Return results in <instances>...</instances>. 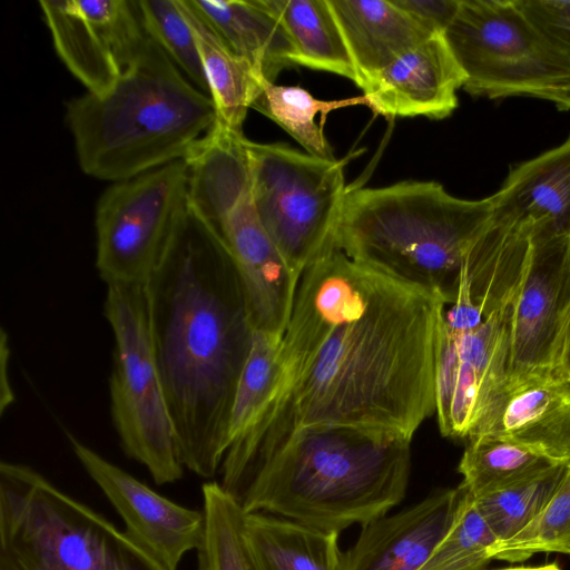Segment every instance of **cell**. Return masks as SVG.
<instances>
[{
    "instance_id": "8fae6325",
    "label": "cell",
    "mask_w": 570,
    "mask_h": 570,
    "mask_svg": "<svg viewBox=\"0 0 570 570\" xmlns=\"http://www.w3.org/2000/svg\"><path fill=\"white\" fill-rule=\"evenodd\" d=\"M530 226V249L511 302L508 379L559 366L570 315V236Z\"/></svg>"
},
{
    "instance_id": "4316f807",
    "label": "cell",
    "mask_w": 570,
    "mask_h": 570,
    "mask_svg": "<svg viewBox=\"0 0 570 570\" xmlns=\"http://www.w3.org/2000/svg\"><path fill=\"white\" fill-rule=\"evenodd\" d=\"M204 537L198 570H262L245 534V511L219 482L202 485Z\"/></svg>"
},
{
    "instance_id": "e575fe53",
    "label": "cell",
    "mask_w": 570,
    "mask_h": 570,
    "mask_svg": "<svg viewBox=\"0 0 570 570\" xmlns=\"http://www.w3.org/2000/svg\"><path fill=\"white\" fill-rule=\"evenodd\" d=\"M558 365L570 373V315L564 331Z\"/></svg>"
},
{
    "instance_id": "ffe728a7",
    "label": "cell",
    "mask_w": 570,
    "mask_h": 570,
    "mask_svg": "<svg viewBox=\"0 0 570 570\" xmlns=\"http://www.w3.org/2000/svg\"><path fill=\"white\" fill-rule=\"evenodd\" d=\"M530 232V225L492 218L468 255L456 294L469 297L484 317L511 305L528 258Z\"/></svg>"
},
{
    "instance_id": "3957f363",
    "label": "cell",
    "mask_w": 570,
    "mask_h": 570,
    "mask_svg": "<svg viewBox=\"0 0 570 570\" xmlns=\"http://www.w3.org/2000/svg\"><path fill=\"white\" fill-rule=\"evenodd\" d=\"M411 440L380 430L316 425L293 432L227 493L330 532L384 517L404 498Z\"/></svg>"
},
{
    "instance_id": "9a60e30c",
    "label": "cell",
    "mask_w": 570,
    "mask_h": 570,
    "mask_svg": "<svg viewBox=\"0 0 570 570\" xmlns=\"http://www.w3.org/2000/svg\"><path fill=\"white\" fill-rule=\"evenodd\" d=\"M466 494L462 484L440 490L362 525L343 553L342 570H420L451 529Z\"/></svg>"
},
{
    "instance_id": "d6986e66",
    "label": "cell",
    "mask_w": 570,
    "mask_h": 570,
    "mask_svg": "<svg viewBox=\"0 0 570 570\" xmlns=\"http://www.w3.org/2000/svg\"><path fill=\"white\" fill-rule=\"evenodd\" d=\"M245 141L243 131L217 119L181 158L187 168V200L213 227L250 193Z\"/></svg>"
},
{
    "instance_id": "cb8c5ba5",
    "label": "cell",
    "mask_w": 570,
    "mask_h": 570,
    "mask_svg": "<svg viewBox=\"0 0 570 570\" xmlns=\"http://www.w3.org/2000/svg\"><path fill=\"white\" fill-rule=\"evenodd\" d=\"M289 35L293 63L347 78L357 76L328 0H263Z\"/></svg>"
},
{
    "instance_id": "2e32d148",
    "label": "cell",
    "mask_w": 570,
    "mask_h": 570,
    "mask_svg": "<svg viewBox=\"0 0 570 570\" xmlns=\"http://www.w3.org/2000/svg\"><path fill=\"white\" fill-rule=\"evenodd\" d=\"M465 73L443 33H435L379 72L362 89L376 115L443 119L458 107Z\"/></svg>"
},
{
    "instance_id": "ac0fdd59",
    "label": "cell",
    "mask_w": 570,
    "mask_h": 570,
    "mask_svg": "<svg viewBox=\"0 0 570 570\" xmlns=\"http://www.w3.org/2000/svg\"><path fill=\"white\" fill-rule=\"evenodd\" d=\"M328 2L361 89L379 72L432 36L394 0Z\"/></svg>"
},
{
    "instance_id": "30bf717a",
    "label": "cell",
    "mask_w": 570,
    "mask_h": 570,
    "mask_svg": "<svg viewBox=\"0 0 570 570\" xmlns=\"http://www.w3.org/2000/svg\"><path fill=\"white\" fill-rule=\"evenodd\" d=\"M187 180L185 161L178 159L101 194L96 266L105 283L148 281L187 199Z\"/></svg>"
},
{
    "instance_id": "9c48e42d",
    "label": "cell",
    "mask_w": 570,
    "mask_h": 570,
    "mask_svg": "<svg viewBox=\"0 0 570 570\" xmlns=\"http://www.w3.org/2000/svg\"><path fill=\"white\" fill-rule=\"evenodd\" d=\"M250 195L257 216L298 279L334 244L347 187L343 159L246 138Z\"/></svg>"
},
{
    "instance_id": "7c38bea8",
    "label": "cell",
    "mask_w": 570,
    "mask_h": 570,
    "mask_svg": "<svg viewBox=\"0 0 570 570\" xmlns=\"http://www.w3.org/2000/svg\"><path fill=\"white\" fill-rule=\"evenodd\" d=\"M57 55L87 88L102 95L135 59L147 35L129 0H41Z\"/></svg>"
},
{
    "instance_id": "5b68a950",
    "label": "cell",
    "mask_w": 570,
    "mask_h": 570,
    "mask_svg": "<svg viewBox=\"0 0 570 570\" xmlns=\"http://www.w3.org/2000/svg\"><path fill=\"white\" fill-rule=\"evenodd\" d=\"M492 218L490 197L462 199L436 181L348 188L334 244L354 261L450 304L465 259Z\"/></svg>"
},
{
    "instance_id": "83f0119b",
    "label": "cell",
    "mask_w": 570,
    "mask_h": 570,
    "mask_svg": "<svg viewBox=\"0 0 570 570\" xmlns=\"http://www.w3.org/2000/svg\"><path fill=\"white\" fill-rule=\"evenodd\" d=\"M279 343L281 337L255 330L232 404L227 449L252 431L271 402L276 384Z\"/></svg>"
},
{
    "instance_id": "ba28073f",
    "label": "cell",
    "mask_w": 570,
    "mask_h": 570,
    "mask_svg": "<svg viewBox=\"0 0 570 570\" xmlns=\"http://www.w3.org/2000/svg\"><path fill=\"white\" fill-rule=\"evenodd\" d=\"M444 38L479 97H529L570 110V60L520 9L517 0H460Z\"/></svg>"
},
{
    "instance_id": "f1b7e54d",
    "label": "cell",
    "mask_w": 570,
    "mask_h": 570,
    "mask_svg": "<svg viewBox=\"0 0 570 570\" xmlns=\"http://www.w3.org/2000/svg\"><path fill=\"white\" fill-rule=\"evenodd\" d=\"M566 464H556L510 487L473 498L499 542L514 537L543 510Z\"/></svg>"
},
{
    "instance_id": "603a6c76",
    "label": "cell",
    "mask_w": 570,
    "mask_h": 570,
    "mask_svg": "<svg viewBox=\"0 0 570 570\" xmlns=\"http://www.w3.org/2000/svg\"><path fill=\"white\" fill-rule=\"evenodd\" d=\"M244 525L262 570H342L338 532L263 512H245Z\"/></svg>"
},
{
    "instance_id": "f546056e",
    "label": "cell",
    "mask_w": 570,
    "mask_h": 570,
    "mask_svg": "<svg viewBox=\"0 0 570 570\" xmlns=\"http://www.w3.org/2000/svg\"><path fill=\"white\" fill-rule=\"evenodd\" d=\"M491 552L493 559L510 562L540 552L570 554V462L543 510L514 537L494 544Z\"/></svg>"
},
{
    "instance_id": "d4e9b609",
    "label": "cell",
    "mask_w": 570,
    "mask_h": 570,
    "mask_svg": "<svg viewBox=\"0 0 570 570\" xmlns=\"http://www.w3.org/2000/svg\"><path fill=\"white\" fill-rule=\"evenodd\" d=\"M368 107L364 95L338 100H321L299 86H283L266 81L252 108L256 109L292 136L307 154L334 159L332 147L324 134L331 111L353 107Z\"/></svg>"
},
{
    "instance_id": "44dd1931",
    "label": "cell",
    "mask_w": 570,
    "mask_h": 570,
    "mask_svg": "<svg viewBox=\"0 0 570 570\" xmlns=\"http://www.w3.org/2000/svg\"><path fill=\"white\" fill-rule=\"evenodd\" d=\"M222 39L269 82L293 66L294 43L263 0H190Z\"/></svg>"
},
{
    "instance_id": "4dcf8cb0",
    "label": "cell",
    "mask_w": 570,
    "mask_h": 570,
    "mask_svg": "<svg viewBox=\"0 0 570 570\" xmlns=\"http://www.w3.org/2000/svg\"><path fill=\"white\" fill-rule=\"evenodd\" d=\"M135 3L146 35L209 96L196 41L178 0H138Z\"/></svg>"
},
{
    "instance_id": "8992f818",
    "label": "cell",
    "mask_w": 570,
    "mask_h": 570,
    "mask_svg": "<svg viewBox=\"0 0 570 570\" xmlns=\"http://www.w3.org/2000/svg\"><path fill=\"white\" fill-rule=\"evenodd\" d=\"M0 570H168L31 466L0 463Z\"/></svg>"
},
{
    "instance_id": "836d02e7",
    "label": "cell",
    "mask_w": 570,
    "mask_h": 570,
    "mask_svg": "<svg viewBox=\"0 0 570 570\" xmlns=\"http://www.w3.org/2000/svg\"><path fill=\"white\" fill-rule=\"evenodd\" d=\"M432 35L444 33L455 17L460 0H394Z\"/></svg>"
},
{
    "instance_id": "7402d4cb",
    "label": "cell",
    "mask_w": 570,
    "mask_h": 570,
    "mask_svg": "<svg viewBox=\"0 0 570 570\" xmlns=\"http://www.w3.org/2000/svg\"><path fill=\"white\" fill-rule=\"evenodd\" d=\"M178 3L194 35L217 119L243 131L247 110L267 80L232 50L190 0H178Z\"/></svg>"
},
{
    "instance_id": "4fadbf2b",
    "label": "cell",
    "mask_w": 570,
    "mask_h": 570,
    "mask_svg": "<svg viewBox=\"0 0 570 570\" xmlns=\"http://www.w3.org/2000/svg\"><path fill=\"white\" fill-rule=\"evenodd\" d=\"M87 474L99 487L125 523V532L168 570L199 548L204 512L180 505L157 493L127 471L67 434Z\"/></svg>"
},
{
    "instance_id": "5bb4252c",
    "label": "cell",
    "mask_w": 570,
    "mask_h": 570,
    "mask_svg": "<svg viewBox=\"0 0 570 570\" xmlns=\"http://www.w3.org/2000/svg\"><path fill=\"white\" fill-rule=\"evenodd\" d=\"M481 435L509 439L554 463H569L570 373L552 366L507 379L468 440Z\"/></svg>"
},
{
    "instance_id": "e0dca14e",
    "label": "cell",
    "mask_w": 570,
    "mask_h": 570,
    "mask_svg": "<svg viewBox=\"0 0 570 570\" xmlns=\"http://www.w3.org/2000/svg\"><path fill=\"white\" fill-rule=\"evenodd\" d=\"M493 219L510 225L546 224L570 236V135L513 167L490 196Z\"/></svg>"
},
{
    "instance_id": "52a82bcc",
    "label": "cell",
    "mask_w": 570,
    "mask_h": 570,
    "mask_svg": "<svg viewBox=\"0 0 570 570\" xmlns=\"http://www.w3.org/2000/svg\"><path fill=\"white\" fill-rule=\"evenodd\" d=\"M105 315L115 338L110 411L124 452L158 485L181 479L173 421L160 380L147 282H109Z\"/></svg>"
},
{
    "instance_id": "1f68e13d",
    "label": "cell",
    "mask_w": 570,
    "mask_h": 570,
    "mask_svg": "<svg viewBox=\"0 0 570 570\" xmlns=\"http://www.w3.org/2000/svg\"><path fill=\"white\" fill-rule=\"evenodd\" d=\"M498 542L468 492L451 529L420 570H482Z\"/></svg>"
},
{
    "instance_id": "d590c367",
    "label": "cell",
    "mask_w": 570,
    "mask_h": 570,
    "mask_svg": "<svg viewBox=\"0 0 570 570\" xmlns=\"http://www.w3.org/2000/svg\"><path fill=\"white\" fill-rule=\"evenodd\" d=\"M501 570H561L557 563H548L535 567H515V568H505Z\"/></svg>"
},
{
    "instance_id": "484cf974",
    "label": "cell",
    "mask_w": 570,
    "mask_h": 570,
    "mask_svg": "<svg viewBox=\"0 0 570 570\" xmlns=\"http://www.w3.org/2000/svg\"><path fill=\"white\" fill-rule=\"evenodd\" d=\"M459 463L462 485L474 498L499 491L558 463L509 439L481 435L468 440Z\"/></svg>"
},
{
    "instance_id": "d6a6232c",
    "label": "cell",
    "mask_w": 570,
    "mask_h": 570,
    "mask_svg": "<svg viewBox=\"0 0 570 570\" xmlns=\"http://www.w3.org/2000/svg\"><path fill=\"white\" fill-rule=\"evenodd\" d=\"M517 3L546 39L570 60V0H517Z\"/></svg>"
},
{
    "instance_id": "7a4b0ae2",
    "label": "cell",
    "mask_w": 570,
    "mask_h": 570,
    "mask_svg": "<svg viewBox=\"0 0 570 570\" xmlns=\"http://www.w3.org/2000/svg\"><path fill=\"white\" fill-rule=\"evenodd\" d=\"M156 362L181 464L212 478L255 332L237 265L186 199L147 281Z\"/></svg>"
},
{
    "instance_id": "6da1fadb",
    "label": "cell",
    "mask_w": 570,
    "mask_h": 570,
    "mask_svg": "<svg viewBox=\"0 0 570 570\" xmlns=\"http://www.w3.org/2000/svg\"><path fill=\"white\" fill-rule=\"evenodd\" d=\"M441 303L335 244L322 253L299 277L271 402L252 431L227 449L222 483H237L307 426L380 430L412 440L435 414Z\"/></svg>"
},
{
    "instance_id": "277c9868",
    "label": "cell",
    "mask_w": 570,
    "mask_h": 570,
    "mask_svg": "<svg viewBox=\"0 0 570 570\" xmlns=\"http://www.w3.org/2000/svg\"><path fill=\"white\" fill-rule=\"evenodd\" d=\"M66 119L81 170L117 183L181 159L217 114L147 36L116 83L70 99Z\"/></svg>"
}]
</instances>
